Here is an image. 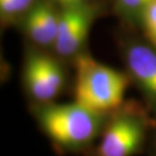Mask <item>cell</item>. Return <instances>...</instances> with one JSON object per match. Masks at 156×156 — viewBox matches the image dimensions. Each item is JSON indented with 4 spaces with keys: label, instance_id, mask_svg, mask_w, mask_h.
Here are the masks:
<instances>
[{
    "label": "cell",
    "instance_id": "obj_9",
    "mask_svg": "<svg viewBox=\"0 0 156 156\" xmlns=\"http://www.w3.org/2000/svg\"><path fill=\"white\" fill-rule=\"evenodd\" d=\"M150 45L156 49V0H150L139 15Z\"/></svg>",
    "mask_w": 156,
    "mask_h": 156
},
{
    "label": "cell",
    "instance_id": "obj_3",
    "mask_svg": "<svg viewBox=\"0 0 156 156\" xmlns=\"http://www.w3.org/2000/svg\"><path fill=\"white\" fill-rule=\"evenodd\" d=\"M149 120L137 107L119 108L110 114L94 156H135L142 152L148 138Z\"/></svg>",
    "mask_w": 156,
    "mask_h": 156
},
{
    "label": "cell",
    "instance_id": "obj_4",
    "mask_svg": "<svg viewBox=\"0 0 156 156\" xmlns=\"http://www.w3.org/2000/svg\"><path fill=\"white\" fill-rule=\"evenodd\" d=\"M23 83L30 98L37 104H50L64 89L66 74L57 59L32 52L24 62Z\"/></svg>",
    "mask_w": 156,
    "mask_h": 156
},
{
    "label": "cell",
    "instance_id": "obj_7",
    "mask_svg": "<svg viewBox=\"0 0 156 156\" xmlns=\"http://www.w3.org/2000/svg\"><path fill=\"white\" fill-rule=\"evenodd\" d=\"M60 11L51 2L39 0L23 16L24 29L36 44L54 46L58 32Z\"/></svg>",
    "mask_w": 156,
    "mask_h": 156
},
{
    "label": "cell",
    "instance_id": "obj_11",
    "mask_svg": "<svg viewBox=\"0 0 156 156\" xmlns=\"http://www.w3.org/2000/svg\"><path fill=\"white\" fill-rule=\"evenodd\" d=\"M155 156H156V146H155Z\"/></svg>",
    "mask_w": 156,
    "mask_h": 156
},
{
    "label": "cell",
    "instance_id": "obj_2",
    "mask_svg": "<svg viewBox=\"0 0 156 156\" xmlns=\"http://www.w3.org/2000/svg\"><path fill=\"white\" fill-rule=\"evenodd\" d=\"M75 101L101 114H111L124 104L130 77L81 53L75 58Z\"/></svg>",
    "mask_w": 156,
    "mask_h": 156
},
{
    "label": "cell",
    "instance_id": "obj_5",
    "mask_svg": "<svg viewBox=\"0 0 156 156\" xmlns=\"http://www.w3.org/2000/svg\"><path fill=\"white\" fill-rule=\"evenodd\" d=\"M95 16L88 2L61 7L54 49L63 58L77 57L85 44Z\"/></svg>",
    "mask_w": 156,
    "mask_h": 156
},
{
    "label": "cell",
    "instance_id": "obj_8",
    "mask_svg": "<svg viewBox=\"0 0 156 156\" xmlns=\"http://www.w3.org/2000/svg\"><path fill=\"white\" fill-rule=\"evenodd\" d=\"M39 0H0V13L2 20H13L26 13Z\"/></svg>",
    "mask_w": 156,
    "mask_h": 156
},
{
    "label": "cell",
    "instance_id": "obj_10",
    "mask_svg": "<svg viewBox=\"0 0 156 156\" xmlns=\"http://www.w3.org/2000/svg\"><path fill=\"white\" fill-rule=\"evenodd\" d=\"M53 1L57 3L60 7H66V6L86 3V2H88V0H53Z\"/></svg>",
    "mask_w": 156,
    "mask_h": 156
},
{
    "label": "cell",
    "instance_id": "obj_6",
    "mask_svg": "<svg viewBox=\"0 0 156 156\" xmlns=\"http://www.w3.org/2000/svg\"><path fill=\"white\" fill-rule=\"evenodd\" d=\"M125 62L130 79L156 112V49L150 44L133 43L125 51Z\"/></svg>",
    "mask_w": 156,
    "mask_h": 156
},
{
    "label": "cell",
    "instance_id": "obj_1",
    "mask_svg": "<svg viewBox=\"0 0 156 156\" xmlns=\"http://www.w3.org/2000/svg\"><path fill=\"white\" fill-rule=\"evenodd\" d=\"M35 115L54 147L64 153L89 150L99 139L110 117V114L98 113L75 101L70 104L38 105Z\"/></svg>",
    "mask_w": 156,
    "mask_h": 156
}]
</instances>
